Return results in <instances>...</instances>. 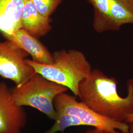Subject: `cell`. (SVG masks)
Returning a JSON list of instances; mask_svg holds the SVG:
<instances>
[{
	"instance_id": "9c48e42d",
	"label": "cell",
	"mask_w": 133,
	"mask_h": 133,
	"mask_svg": "<svg viewBox=\"0 0 133 133\" xmlns=\"http://www.w3.org/2000/svg\"><path fill=\"white\" fill-rule=\"evenodd\" d=\"M22 28L30 35L39 38L46 35L52 29V19L41 14L31 0H26L21 15Z\"/></svg>"
},
{
	"instance_id": "ba28073f",
	"label": "cell",
	"mask_w": 133,
	"mask_h": 133,
	"mask_svg": "<svg viewBox=\"0 0 133 133\" xmlns=\"http://www.w3.org/2000/svg\"><path fill=\"white\" fill-rule=\"evenodd\" d=\"M5 39L14 43L32 57V60L39 64L50 65L54 62L52 54L43 43L30 35L23 28L12 35H2Z\"/></svg>"
},
{
	"instance_id": "7a4b0ae2",
	"label": "cell",
	"mask_w": 133,
	"mask_h": 133,
	"mask_svg": "<svg viewBox=\"0 0 133 133\" xmlns=\"http://www.w3.org/2000/svg\"><path fill=\"white\" fill-rule=\"evenodd\" d=\"M54 62L45 65L26 59L27 63L49 81L67 87L75 96H78V86L92 71L90 63L84 53L76 49H62L52 54Z\"/></svg>"
},
{
	"instance_id": "8fae6325",
	"label": "cell",
	"mask_w": 133,
	"mask_h": 133,
	"mask_svg": "<svg viewBox=\"0 0 133 133\" xmlns=\"http://www.w3.org/2000/svg\"><path fill=\"white\" fill-rule=\"evenodd\" d=\"M55 122L49 130L43 133H56L61 132L64 133L67 128L71 126H85L81 119L74 115L63 112H57Z\"/></svg>"
},
{
	"instance_id": "30bf717a",
	"label": "cell",
	"mask_w": 133,
	"mask_h": 133,
	"mask_svg": "<svg viewBox=\"0 0 133 133\" xmlns=\"http://www.w3.org/2000/svg\"><path fill=\"white\" fill-rule=\"evenodd\" d=\"M26 0H0V32L12 35L22 28L21 15Z\"/></svg>"
},
{
	"instance_id": "8992f818",
	"label": "cell",
	"mask_w": 133,
	"mask_h": 133,
	"mask_svg": "<svg viewBox=\"0 0 133 133\" xmlns=\"http://www.w3.org/2000/svg\"><path fill=\"white\" fill-rule=\"evenodd\" d=\"M29 55L9 40L0 41V76L13 81L16 86L23 84L36 73L26 62Z\"/></svg>"
},
{
	"instance_id": "52a82bcc",
	"label": "cell",
	"mask_w": 133,
	"mask_h": 133,
	"mask_svg": "<svg viewBox=\"0 0 133 133\" xmlns=\"http://www.w3.org/2000/svg\"><path fill=\"white\" fill-rule=\"evenodd\" d=\"M27 117L23 107L16 105L11 89L0 82V133H21Z\"/></svg>"
},
{
	"instance_id": "4fadbf2b",
	"label": "cell",
	"mask_w": 133,
	"mask_h": 133,
	"mask_svg": "<svg viewBox=\"0 0 133 133\" xmlns=\"http://www.w3.org/2000/svg\"><path fill=\"white\" fill-rule=\"evenodd\" d=\"M85 133H112L109 132V131L104 130H101L99 129L94 128L92 129H89L87 131H86Z\"/></svg>"
},
{
	"instance_id": "5bb4252c",
	"label": "cell",
	"mask_w": 133,
	"mask_h": 133,
	"mask_svg": "<svg viewBox=\"0 0 133 133\" xmlns=\"http://www.w3.org/2000/svg\"><path fill=\"white\" fill-rule=\"evenodd\" d=\"M125 122L127 123H133V114L129 115L126 117Z\"/></svg>"
},
{
	"instance_id": "277c9868",
	"label": "cell",
	"mask_w": 133,
	"mask_h": 133,
	"mask_svg": "<svg viewBox=\"0 0 133 133\" xmlns=\"http://www.w3.org/2000/svg\"><path fill=\"white\" fill-rule=\"evenodd\" d=\"M93 6V27L98 33L119 31L133 24V0H87Z\"/></svg>"
},
{
	"instance_id": "7c38bea8",
	"label": "cell",
	"mask_w": 133,
	"mask_h": 133,
	"mask_svg": "<svg viewBox=\"0 0 133 133\" xmlns=\"http://www.w3.org/2000/svg\"><path fill=\"white\" fill-rule=\"evenodd\" d=\"M31 1L41 14L50 17L63 0H31Z\"/></svg>"
},
{
	"instance_id": "9a60e30c",
	"label": "cell",
	"mask_w": 133,
	"mask_h": 133,
	"mask_svg": "<svg viewBox=\"0 0 133 133\" xmlns=\"http://www.w3.org/2000/svg\"><path fill=\"white\" fill-rule=\"evenodd\" d=\"M129 124V133H133V123Z\"/></svg>"
},
{
	"instance_id": "6da1fadb",
	"label": "cell",
	"mask_w": 133,
	"mask_h": 133,
	"mask_svg": "<svg viewBox=\"0 0 133 133\" xmlns=\"http://www.w3.org/2000/svg\"><path fill=\"white\" fill-rule=\"evenodd\" d=\"M118 81L98 69L92 70L78 86L81 102L98 114L115 121L124 122L133 114V78L127 81V95L117 91Z\"/></svg>"
},
{
	"instance_id": "5b68a950",
	"label": "cell",
	"mask_w": 133,
	"mask_h": 133,
	"mask_svg": "<svg viewBox=\"0 0 133 133\" xmlns=\"http://www.w3.org/2000/svg\"><path fill=\"white\" fill-rule=\"evenodd\" d=\"M76 97L66 92L58 95L53 102L56 112L74 115L81 119L85 126H90L110 133H129V123L107 118L81 101H78Z\"/></svg>"
},
{
	"instance_id": "3957f363",
	"label": "cell",
	"mask_w": 133,
	"mask_h": 133,
	"mask_svg": "<svg viewBox=\"0 0 133 133\" xmlns=\"http://www.w3.org/2000/svg\"><path fill=\"white\" fill-rule=\"evenodd\" d=\"M68 88L49 81L38 73H35L28 81L20 86L11 89L12 98L18 106H28L55 120L57 112L53 105L55 98L66 92Z\"/></svg>"
}]
</instances>
